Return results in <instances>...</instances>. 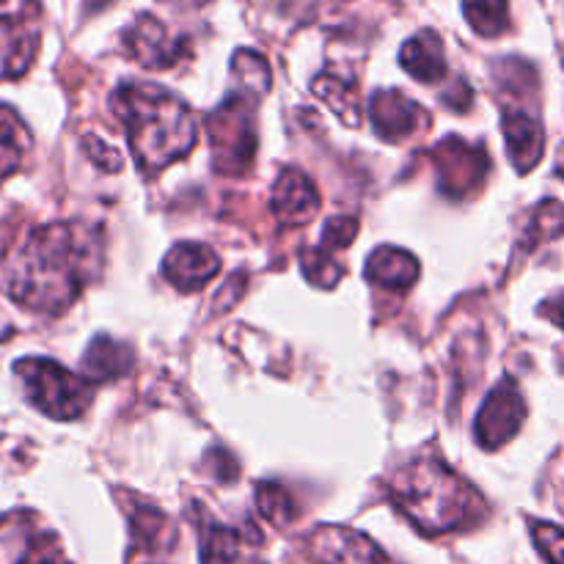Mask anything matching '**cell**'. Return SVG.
<instances>
[{"mask_svg": "<svg viewBox=\"0 0 564 564\" xmlns=\"http://www.w3.org/2000/svg\"><path fill=\"white\" fill-rule=\"evenodd\" d=\"M94 262V240L80 224H50L33 231L17 253L9 292L17 303L58 314L80 295Z\"/></svg>", "mask_w": 564, "mask_h": 564, "instance_id": "cell-1", "label": "cell"}, {"mask_svg": "<svg viewBox=\"0 0 564 564\" xmlns=\"http://www.w3.org/2000/svg\"><path fill=\"white\" fill-rule=\"evenodd\" d=\"M113 113L127 130L130 152L143 174H160L182 160L198 141L196 116L174 91L154 83H124L116 88Z\"/></svg>", "mask_w": 564, "mask_h": 564, "instance_id": "cell-2", "label": "cell"}, {"mask_svg": "<svg viewBox=\"0 0 564 564\" xmlns=\"http://www.w3.org/2000/svg\"><path fill=\"white\" fill-rule=\"evenodd\" d=\"M394 505L424 534H444L482 516V496L444 460L422 457L400 468L391 482Z\"/></svg>", "mask_w": 564, "mask_h": 564, "instance_id": "cell-3", "label": "cell"}, {"mask_svg": "<svg viewBox=\"0 0 564 564\" xmlns=\"http://www.w3.org/2000/svg\"><path fill=\"white\" fill-rule=\"evenodd\" d=\"M14 372L36 411L53 419H77L91 402V383L50 358H22Z\"/></svg>", "mask_w": 564, "mask_h": 564, "instance_id": "cell-4", "label": "cell"}, {"mask_svg": "<svg viewBox=\"0 0 564 564\" xmlns=\"http://www.w3.org/2000/svg\"><path fill=\"white\" fill-rule=\"evenodd\" d=\"M253 102H257V94L237 88L207 119L209 138H213L215 169L224 171V174H240L257 158Z\"/></svg>", "mask_w": 564, "mask_h": 564, "instance_id": "cell-5", "label": "cell"}, {"mask_svg": "<svg viewBox=\"0 0 564 564\" xmlns=\"http://www.w3.org/2000/svg\"><path fill=\"white\" fill-rule=\"evenodd\" d=\"M0 564H72L58 534L33 512H11L0 521Z\"/></svg>", "mask_w": 564, "mask_h": 564, "instance_id": "cell-6", "label": "cell"}, {"mask_svg": "<svg viewBox=\"0 0 564 564\" xmlns=\"http://www.w3.org/2000/svg\"><path fill=\"white\" fill-rule=\"evenodd\" d=\"M435 169H438V187L444 196L460 198L471 196L482 185L488 174V154L485 149L471 147L463 138L449 135L433 149Z\"/></svg>", "mask_w": 564, "mask_h": 564, "instance_id": "cell-7", "label": "cell"}, {"mask_svg": "<svg viewBox=\"0 0 564 564\" xmlns=\"http://www.w3.org/2000/svg\"><path fill=\"white\" fill-rule=\"evenodd\" d=\"M523 419H527V402H523L521 389L516 380L505 378L485 400L474 433L485 449H499L505 441L516 438L518 430L523 427Z\"/></svg>", "mask_w": 564, "mask_h": 564, "instance_id": "cell-8", "label": "cell"}, {"mask_svg": "<svg viewBox=\"0 0 564 564\" xmlns=\"http://www.w3.org/2000/svg\"><path fill=\"white\" fill-rule=\"evenodd\" d=\"M308 556L319 564H394L372 538L345 527H319L306 540Z\"/></svg>", "mask_w": 564, "mask_h": 564, "instance_id": "cell-9", "label": "cell"}, {"mask_svg": "<svg viewBox=\"0 0 564 564\" xmlns=\"http://www.w3.org/2000/svg\"><path fill=\"white\" fill-rule=\"evenodd\" d=\"M127 53L149 69H169L185 55V39H174L169 28L152 14H141L124 33Z\"/></svg>", "mask_w": 564, "mask_h": 564, "instance_id": "cell-10", "label": "cell"}, {"mask_svg": "<svg viewBox=\"0 0 564 564\" xmlns=\"http://www.w3.org/2000/svg\"><path fill=\"white\" fill-rule=\"evenodd\" d=\"M369 119H372L375 132L380 138H386V141H402V138L422 130L427 113L422 110V105L408 99L397 88H383V91H375L372 102H369Z\"/></svg>", "mask_w": 564, "mask_h": 564, "instance_id": "cell-11", "label": "cell"}, {"mask_svg": "<svg viewBox=\"0 0 564 564\" xmlns=\"http://www.w3.org/2000/svg\"><path fill=\"white\" fill-rule=\"evenodd\" d=\"M270 209L284 226L308 224L319 213V193L306 174H301L297 169H286L275 180Z\"/></svg>", "mask_w": 564, "mask_h": 564, "instance_id": "cell-12", "label": "cell"}, {"mask_svg": "<svg viewBox=\"0 0 564 564\" xmlns=\"http://www.w3.org/2000/svg\"><path fill=\"white\" fill-rule=\"evenodd\" d=\"M218 253L202 242H180L163 262V275L182 292L202 290L218 275Z\"/></svg>", "mask_w": 564, "mask_h": 564, "instance_id": "cell-13", "label": "cell"}, {"mask_svg": "<svg viewBox=\"0 0 564 564\" xmlns=\"http://www.w3.org/2000/svg\"><path fill=\"white\" fill-rule=\"evenodd\" d=\"M501 127H505V143L507 152H510L512 165H516L521 174L532 171L545 152L543 124H540L532 113H527V110L507 108Z\"/></svg>", "mask_w": 564, "mask_h": 564, "instance_id": "cell-14", "label": "cell"}, {"mask_svg": "<svg viewBox=\"0 0 564 564\" xmlns=\"http://www.w3.org/2000/svg\"><path fill=\"white\" fill-rule=\"evenodd\" d=\"M36 47V25H31L25 17H0V80L25 75Z\"/></svg>", "mask_w": 564, "mask_h": 564, "instance_id": "cell-15", "label": "cell"}, {"mask_svg": "<svg viewBox=\"0 0 564 564\" xmlns=\"http://www.w3.org/2000/svg\"><path fill=\"white\" fill-rule=\"evenodd\" d=\"M400 64H402V69L411 72L416 80L433 86V83L444 80L446 77L444 44H441V39L435 36L433 31L416 33V36L408 39V42L402 44Z\"/></svg>", "mask_w": 564, "mask_h": 564, "instance_id": "cell-16", "label": "cell"}, {"mask_svg": "<svg viewBox=\"0 0 564 564\" xmlns=\"http://www.w3.org/2000/svg\"><path fill=\"white\" fill-rule=\"evenodd\" d=\"M367 279L380 286H397V290H408L413 281L419 279V262L402 248L383 246L369 257Z\"/></svg>", "mask_w": 564, "mask_h": 564, "instance_id": "cell-17", "label": "cell"}, {"mask_svg": "<svg viewBox=\"0 0 564 564\" xmlns=\"http://www.w3.org/2000/svg\"><path fill=\"white\" fill-rule=\"evenodd\" d=\"M132 352L130 347L119 345V341L108 339V336H97L91 347L83 356V378L88 380H108L119 378V375L130 372Z\"/></svg>", "mask_w": 564, "mask_h": 564, "instance_id": "cell-18", "label": "cell"}, {"mask_svg": "<svg viewBox=\"0 0 564 564\" xmlns=\"http://www.w3.org/2000/svg\"><path fill=\"white\" fill-rule=\"evenodd\" d=\"M31 132L11 108L0 105V176H11L31 152Z\"/></svg>", "mask_w": 564, "mask_h": 564, "instance_id": "cell-19", "label": "cell"}, {"mask_svg": "<svg viewBox=\"0 0 564 564\" xmlns=\"http://www.w3.org/2000/svg\"><path fill=\"white\" fill-rule=\"evenodd\" d=\"M463 14H466L468 25L482 36H499L510 25L507 0H463Z\"/></svg>", "mask_w": 564, "mask_h": 564, "instance_id": "cell-20", "label": "cell"}, {"mask_svg": "<svg viewBox=\"0 0 564 564\" xmlns=\"http://www.w3.org/2000/svg\"><path fill=\"white\" fill-rule=\"evenodd\" d=\"M202 564H231L240 556V532L220 523L202 527Z\"/></svg>", "mask_w": 564, "mask_h": 564, "instance_id": "cell-21", "label": "cell"}, {"mask_svg": "<svg viewBox=\"0 0 564 564\" xmlns=\"http://www.w3.org/2000/svg\"><path fill=\"white\" fill-rule=\"evenodd\" d=\"M132 518V534L141 545H147V551L163 549V543L171 540V523L165 521V516L154 507L147 505H132L130 507Z\"/></svg>", "mask_w": 564, "mask_h": 564, "instance_id": "cell-22", "label": "cell"}, {"mask_svg": "<svg viewBox=\"0 0 564 564\" xmlns=\"http://www.w3.org/2000/svg\"><path fill=\"white\" fill-rule=\"evenodd\" d=\"M257 507L270 523H275V527H286V523L295 521V516H297L295 499H292V496L286 494L281 485H273V482L259 485V488H257Z\"/></svg>", "mask_w": 564, "mask_h": 564, "instance_id": "cell-23", "label": "cell"}, {"mask_svg": "<svg viewBox=\"0 0 564 564\" xmlns=\"http://www.w3.org/2000/svg\"><path fill=\"white\" fill-rule=\"evenodd\" d=\"M314 94H319V97H323L325 102L341 116V119L350 121V124H358L356 94H352V88L347 86L345 80H336L334 75L317 77V80H314Z\"/></svg>", "mask_w": 564, "mask_h": 564, "instance_id": "cell-24", "label": "cell"}, {"mask_svg": "<svg viewBox=\"0 0 564 564\" xmlns=\"http://www.w3.org/2000/svg\"><path fill=\"white\" fill-rule=\"evenodd\" d=\"M303 273H306V279L312 281V284L334 286L336 281L345 275V268L330 257V251H325V248L319 246L303 253Z\"/></svg>", "mask_w": 564, "mask_h": 564, "instance_id": "cell-25", "label": "cell"}, {"mask_svg": "<svg viewBox=\"0 0 564 564\" xmlns=\"http://www.w3.org/2000/svg\"><path fill=\"white\" fill-rule=\"evenodd\" d=\"M532 538L543 560L549 564H564V529L554 523H532Z\"/></svg>", "mask_w": 564, "mask_h": 564, "instance_id": "cell-26", "label": "cell"}, {"mask_svg": "<svg viewBox=\"0 0 564 564\" xmlns=\"http://www.w3.org/2000/svg\"><path fill=\"white\" fill-rule=\"evenodd\" d=\"M358 231L356 218H330L323 231V248L325 251H336V248H347Z\"/></svg>", "mask_w": 564, "mask_h": 564, "instance_id": "cell-27", "label": "cell"}, {"mask_svg": "<svg viewBox=\"0 0 564 564\" xmlns=\"http://www.w3.org/2000/svg\"><path fill=\"white\" fill-rule=\"evenodd\" d=\"M83 147H86L88 158H91L94 163L102 165V169H108V171H119L121 163H124V160H121V154H116L113 147H108V143L99 141V138H94V135L83 138Z\"/></svg>", "mask_w": 564, "mask_h": 564, "instance_id": "cell-28", "label": "cell"}, {"mask_svg": "<svg viewBox=\"0 0 564 564\" xmlns=\"http://www.w3.org/2000/svg\"><path fill=\"white\" fill-rule=\"evenodd\" d=\"M165 3L185 6V9H196V6H204V3H207V0H165Z\"/></svg>", "mask_w": 564, "mask_h": 564, "instance_id": "cell-29", "label": "cell"}, {"mask_svg": "<svg viewBox=\"0 0 564 564\" xmlns=\"http://www.w3.org/2000/svg\"><path fill=\"white\" fill-rule=\"evenodd\" d=\"M110 3H116V0H88V9H91V11H102L105 6H110Z\"/></svg>", "mask_w": 564, "mask_h": 564, "instance_id": "cell-30", "label": "cell"}, {"mask_svg": "<svg viewBox=\"0 0 564 564\" xmlns=\"http://www.w3.org/2000/svg\"><path fill=\"white\" fill-rule=\"evenodd\" d=\"M551 317H554L556 319V323H560L562 325V328H564V301L560 303V308H551Z\"/></svg>", "mask_w": 564, "mask_h": 564, "instance_id": "cell-31", "label": "cell"}, {"mask_svg": "<svg viewBox=\"0 0 564 564\" xmlns=\"http://www.w3.org/2000/svg\"><path fill=\"white\" fill-rule=\"evenodd\" d=\"M556 174H560L562 180H564V143H562V149H560V158H556Z\"/></svg>", "mask_w": 564, "mask_h": 564, "instance_id": "cell-32", "label": "cell"}, {"mask_svg": "<svg viewBox=\"0 0 564 564\" xmlns=\"http://www.w3.org/2000/svg\"><path fill=\"white\" fill-rule=\"evenodd\" d=\"M0 3H3V0H0Z\"/></svg>", "mask_w": 564, "mask_h": 564, "instance_id": "cell-33", "label": "cell"}]
</instances>
